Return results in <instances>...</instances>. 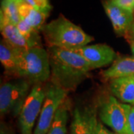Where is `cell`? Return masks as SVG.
I'll list each match as a JSON object with an SVG mask.
<instances>
[{"label":"cell","instance_id":"cell-1","mask_svg":"<svg viewBox=\"0 0 134 134\" xmlns=\"http://www.w3.org/2000/svg\"><path fill=\"white\" fill-rule=\"evenodd\" d=\"M52 82L66 90H75L92 68L86 60L75 52L48 47Z\"/></svg>","mask_w":134,"mask_h":134},{"label":"cell","instance_id":"cell-2","mask_svg":"<svg viewBox=\"0 0 134 134\" xmlns=\"http://www.w3.org/2000/svg\"><path fill=\"white\" fill-rule=\"evenodd\" d=\"M41 31L48 47L74 50L86 46L94 40L63 16L45 25Z\"/></svg>","mask_w":134,"mask_h":134},{"label":"cell","instance_id":"cell-3","mask_svg":"<svg viewBox=\"0 0 134 134\" xmlns=\"http://www.w3.org/2000/svg\"><path fill=\"white\" fill-rule=\"evenodd\" d=\"M18 62L20 78L31 83H45L51 77L49 54L42 46H35L25 51H14Z\"/></svg>","mask_w":134,"mask_h":134},{"label":"cell","instance_id":"cell-4","mask_svg":"<svg viewBox=\"0 0 134 134\" xmlns=\"http://www.w3.org/2000/svg\"><path fill=\"white\" fill-rule=\"evenodd\" d=\"M31 83L25 78L5 82L0 87L1 115L13 113L19 116L25 100L31 91Z\"/></svg>","mask_w":134,"mask_h":134},{"label":"cell","instance_id":"cell-5","mask_svg":"<svg viewBox=\"0 0 134 134\" xmlns=\"http://www.w3.org/2000/svg\"><path fill=\"white\" fill-rule=\"evenodd\" d=\"M44 83L34 84L25 100L19 115V127L22 134H32L35 121L40 113L46 95Z\"/></svg>","mask_w":134,"mask_h":134},{"label":"cell","instance_id":"cell-6","mask_svg":"<svg viewBox=\"0 0 134 134\" xmlns=\"http://www.w3.org/2000/svg\"><path fill=\"white\" fill-rule=\"evenodd\" d=\"M68 90L54 83H48L46 95L34 134H47L59 107L66 100Z\"/></svg>","mask_w":134,"mask_h":134},{"label":"cell","instance_id":"cell-7","mask_svg":"<svg viewBox=\"0 0 134 134\" xmlns=\"http://www.w3.org/2000/svg\"><path fill=\"white\" fill-rule=\"evenodd\" d=\"M101 121L110 127L115 134H128L127 113L124 104L115 96H109L102 103L99 111Z\"/></svg>","mask_w":134,"mask_h":134},{"label":"cell","instance_id":"cell-8","mask_svg":"<svg viewBox=\"0 0 134 134\" xmlns=\"http://www.w3.org/2000/svg\"><path fill=\"white\" fill-rule=\"evenodd\" d=\"M72 51L84 58L92 69L106 66L113 63L116 59V53L113 48L106 44L86 45Z\"/></svg>","mask_w":134,"mask_h":134},{"label":"cell","instance_id":"cell-9","mask_svg":"<svg viewBox=\"0 0 134 134\" xmlns=\"http://www.w3.org/2000/svg\"><path fill=\"white\" fill-rule=\"evenodd\" d=\"M98 122L95 107H77L73 113L69 134H96Z\"/></svg>","mask_w":134,"mask_h":134},{"label":"cell","instance_id":"cell-10","mask_svg":"<svg viewBox=\"0 0 134 134\" xmlns=\"http://www.w3.org/2000/svg\"><path fill=\"white\" fill-rule=\"evenodd\" d=\"M103 5L113 29L118 35H123L131 29L134 21L133 12L118 6L112 0H107Z\"/></svg>","mask_w":134,"mask_h":134},{"label":"cell","instance_id":"cell-11","mask_svg":"<svg viewBox=\"0 0 134 134\" xmlns=\"http://www.w3.org/2000/svg\"><path fill=\"white\" fill-rule=\"evenodd\" d=\"M0 29L3 40L14 51H25L30 47L28 42L19 33L17 26L5 19L3 16H0Z\"/></svg>","mask_w":134,"mask_h":134},{"label":"cell","instance_id":"cell-12","mask_svg":"<svg viewBox=\"0 0 134 134\" xmlns=\"http://www.w3.org/2000/svg\"><path fill=\"white\" fill-rule=\"evenodd\" d=\"M110 87L111 92L121 103L134 105V76L111 79Z\"/></svg>","mask_w":134,"mask_h":134},{"label":"cell","instance_id":"cell-13","mask_svg":"<svg viewBox=\"0 0 134 134\" xmlns=\"http://www.w3.org/2000/svg\"><path fill=\"white\" fill-rule=\"evenodd\" d=\"M128 76H134V56L116 58L111 66L103 72V77L110 80Z\"/></svg>","mask_w":134,"mask_h":134},{"label":"cell","instance_id":"cell-14","mask_svg":"<svg viewBox=\"0 0 134 134\" xmlns=\"http://www.w3.org/2000/svg\"><path fill=\"white\" fill-rule=\"evenodd\" d=\"M19 14L20 19L38 31L43 29L44 23L48 16V14L34 8L25 1L19 5Z\"/></svg>","mask_w":134,"mask_h":134},{"label":"cell","instance_id":"cell-15","mask_svg":"<svg viewBox=\"0 0 134 134\" xmlns=\"http://www.w3.org/2000/svg\"><path fill=\"white\" fill-rule=\"evenodd\" d=\"M0 61L7 75L19 77L16 53L3 40L0 43Z\"/></svg>","mask_w":134,"mask_h":134},{"label":"cell","instance_id":"cell-16","mask_svg":"<svg viewBox=\"0 0 134 134\" xmlns=\"http://www.w3.org/2000/svg\"><path fill=\"white\" fill-rule=\"evenodd\" d=\"M68 117V105L64 101L57 111L47 134H66Z\"/></svg>","mask_w":134,"mask_h":134},{"label":"cell","instance_id":"cell-17","mask_svg":"<svg viewBox=\"0 0 134 134\" xmlns=\"http://www.w3.org/2000/svg\"><path fill=\"white\" fill-rule=\"evenodd\" d=\"M23 2L24 0H2L1 15L16 25L21 20L19 14V5Z\"/></svg>","mask_w":134,"mask_h":134},{"label":"cell","instance_id":"cell-18","mask_svg":"<svg viewBox=\"0 0 134 134\" xmlns=\"http://www.w3.org/2000/svg\"><path fill=\"white\" fill-rule=\"evenodd\" d=\"M17 29L19 30V33L28 42L30 47L35 46H41V40L39 35V31L36 29L30 26L25 21L21 19L19 23L16 25Z\"/></svg>","mask_w":134,"mask_h":134},{"label":"cell","instance_id":"cell-19","mask_svg":"<svg viewBox=\"0 0 134 134\" xmlns=\"http://www.w3.org/2000/svg\"><path fill=\"white\" fill-rule=\"evenodd\" d=\"M24 1L27 4L32 6L34 8L48 14L52 10V5H50L49 0H24Z\"/></svg>","mask_w":134,"mask_h":134},{"label":"cell","instance_id":"cell-20","mask_svg":"<svg viewBox=\"0 0 134 134\" xmlns=\"http://www.w3.org/2000/svg\"><path fill=\"white\" fill-rule=\"evenodd\" d=\"M124 107L127 113L128 134H134V105L124 104Z\"/></svg>","mask_w":134,"mask_h":134},{"label":"cell","instance_id":"cell-21","mask_svg":"<svg viewBox=\"0 0 134 134\" xmlns=\"http://www.w3.org/2000/svg\"><path fill=\"white\" fill-rule=\"evenodd\" d=\"M112 2L124 9L134 12V0H112Z\"/></svg>","mask_w":134,"mask_h":134},{"label":"cell","instance_id":"cell-22","mask_svg":"<svg viewBox=\"0 0 134 134\" xmlns=\"http://www.w3.org/2000/svg\"><path fill=\"white\" fill-rule=\"evenodd\" d=\"M96 134H115L114 132H111L106 127L102 125L100 122H98Z\"/></svg>","mask_w":134,"mask_h":134},{"label":"cell","instance_id":"cell-23","mask_svg":"<svg viewBox=\"0 0 134 134\" xmlns=\"http://www.w3.org/2000/svg\"><path fill=\"white\" fill-rule=\"evenodd\" d=\"M0 134H14L12 130L9 127L6 126L5 124L1 125V129H0Z\"/></svg>","mask_w":134,"mask_h":134},{"label":"cell","instance_id":"cell-24","mask_svg":"<svg viewBox=\"0 0 134 134\" xmlns=\"http://www.w3.org/2000/svg\"><path fill=\"white\" fill-rule=\"evenodd\" d=\"M131 52H132V54H133V56H134V40L131 44Z\"/></svg>","mask_w":134,"mask_h":134},{"label":"cell","instance_id":"cell-25","mask_svg":"<svg viewBox=\"0 0 134 134\" xmlns=\"http://www.w3.org/2000/svg\"><path fill=\"white\" fill-rule=\"evenodd\" d=\"M131 30H132V33H133V38H134V21H133V23L132 25V27H131Z\"/></svg>","mask_w":134,"mask_h":134}]
</instances>
